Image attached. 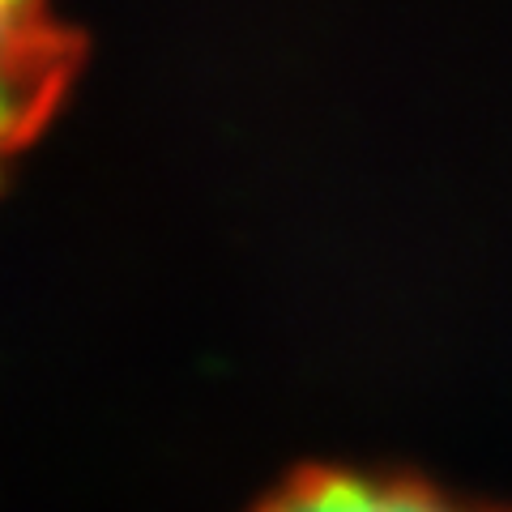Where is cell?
Returning a JSON list of instances; mask_svg holds the SVG:
<instances>
[{"mask_svg":"<svg viewBox=\"0 0 512 512\" xmlns=\"http://www.w3.org/2000/svg\"><path fill=\"white\" fill-rule=\"evenodd\" d=\"M82 35L56 0H0V184L82 73Z\"/></svg>","mask_w":512,"mask_h":512,"instance_id":"1","label":"cell"},{"mask_svg":"<svg viewBox=\"0 0 512 512\" xmlns=\"http://www.w3.org/2000/svg\"><path fill=\"white\" fill-rule=\"evenodd\" d=\"M252 512H512V504L466 500L410 474L312 466L278 483Z\"/></svg>","mask_w":512,"mask_h":512,"instance_id":"2","label":"cell"}]
</instances>
